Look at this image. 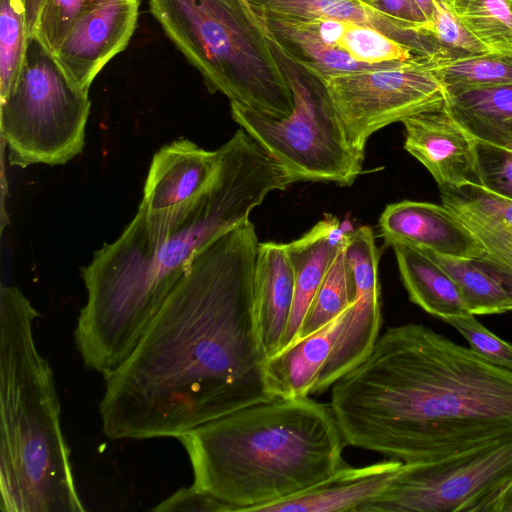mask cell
<instances>
[{
    "instance_id": "obj_1",
    "label": "cell",
    "mask_w": 512,
    "mask_h": 512,
    "mask_svg": "<svg viewBox=\"0 0 512 512\" xmlns=\"http://www.w3.org/2000/svg\"><path fill=\"white\" fill-rule=\"evenodd\" d=\"M258 245L247 220L193 258L133 352L104 378L108 438H178L274 399L253 307Z\"/></svg>"
},
{
    "instance_id": "obj_2",
    "label": "cell",
    "mask_w": 512,
    "mask_h": 512,
    "mask_svg": "<svg viewBox=\"0 0 512 512\" xmlns=\"http://www.w3.org/2000/svg\"><path fill=\"white\" fill-rule=\"evenodd\" d=\"M347 445L403 463L512 436V371L416 323L386 329L331 387Z\"/></svg>"
},
{
    "instance_id": "obj_3",
    "label": "cell",
    "mask_w": 512,
    "mask_h": 512,
    "mask_svg": "<svg viewBox=\"0 0 512 512\" xmlns=\"http://www.w3.org/2000/svg\"><path fill=\"white\" fill-rule=\"evenodd\" d=\"M212 183L188 208L165 215L138 209L120 236L81 268L87 300L74 330L88 369L104 378L133 352L193 258L249 220L272 191L294 183L244 129L219 148Z\"/></svg>"
},
{
    "instance_id": "obj_4",
    "label": "cell",
    "mask_w": 512,
    "mask_h": 512,
    "mask_svg": "<svg viewBox=\"0 0 512 512\" xmlns=\"http://www.w3.org/2000/svg\"><path fill=\"white\" fill-rule=\"evenodd\" d=\"M193 485L230 507L258 512L327 479L345 464L347 443L329 403L274 398L178 437Z\"/></svg>"
},
{
    "instance_id": "obj_5",
    "label": "cell",
    "mask_w": 512,
    "mask_h": 512,
    "mask_svg": "<svg viewBox=\"0 0 512 512\" xmlns=\"http://www.w3.org/2000/svg\"><path fill=\"white\" fill-rule=\"evenodd\" d=\"M38 311L15 286L0 290V510L83 512L49 362L37 349Z\"/></svg>"
},
{
    "instance_id": "obj_6",
    "label": "cell",
    "mask_w": 512,
    "mask_h": 512,
    "mask_svg": "<svg viewBox=\"0 0 512 512\" xmlns=\"http://www.w3.org/2000/svg\"><path fill=\"white\" fill-rule=\"evenodd\" d=\"M149 9L210 93L272 118L292 113L293 94L245 0H149Z\"/></svg>"
},
{
    "instance_id": "obj_7",
    "label": "cell",
    "mask_w": 512,
    "mask_h": 512,
    "mask_svg": "<svg viewBox=\"0 0 512 512\" xmlns=\"http://www.w3.org/2000/svg\"><path fill=\"white\" fill-rule=\"evenodd\" d=\"M267 39L293 94V111L278 119L230 103L232 118L294 182L351 185L362 172L364 156L349 144L327 83Z\"/></svg>"
},
{
    "instance_id": "obj_8",
    "label": "cell",
    "mask_w": 512,
    "mask_h": 512,
    "mask_svg": "<svg viewBox=\"0 0 512 512\" xmlns=\"http://www.w3.org/2000/svg\"><path fill=\"white\" fill-rule=\"evenodd\" d=\"M0 100L11 166L62 165L82 152L91 101L37 39H28L20 75Z\"/></svg>"
},
{
    "instance_id": "obj_9",
    "label": "cell",
    "mask_w": 512,
    "mask_h": 512,
    "mask_svg": "<svg viewBox=\"0 0 512 512\" xmlns=\"http://www.w3.org/2000/svg\"><path fill=\"white\" fill-rule=\"evenodd\" d=\"M512 482V436L434 461L403 463L357 512H487Z\"/></svg>"
},
{
    "instance_id": "obj_10",
    "label": "cell",
    "mask_w": 512,
    "mask_h": 512,
    "mask_svg": "<svg viewBox=\"0 0 512 512\" xmlns=\"http://www.w3.org/2000/svg\"><path fill=\"white\" fill-rule=\"evenodd\" d=\"M326 83L349 144L363 156L368 138L379 129L446 102L434 58L426 56Z\"/></svg>"
},
{
    "instance_id": "obj_11",
    "label": "cell",
    "mask_w": 512,
    "mask_h": 512,
    "mask_svg": "<svg viewBox=\"0 0 512 512\" xmlns=\"http://www.w3.org/2000/svg\"><path fill=\"white\" fill-rule=\"evenodd\" d=\"M251 12L268 38L325 82L353 73L389 68L422 56L366 24Z\"/></svg>"
},
{
    "instance_id": "obj_12",
    "label": "cell",
    "mask_w": 512,
    "mask_h": 512,
    "mask_svg": "<svg viewBox=\"0 0 512 512\" xmlns=\"http://www.w3.org/2000/svg\"><path fill=\"white\" fill-rule=\"evenodd\" d=\"M344 250L355 283L354 300L313 394L325 392L364 360L380 335L379 251L371 228L345 232Z\"/></svg>"
},
{
    "instance_id": "obj_13",
    "label": "cell",
    "mask_w": 512,
    "mask_h": 512,
    "mask_svg": "<svg viewBox=\"0 0 512 512\" xmlns=\"http://www.w3.org/2000/svg\"><path fill=\"white\" fill-rule=\"evenodd\" d=\"M139 7L140 0H109L76 21L53 55L78 90L88 94L99 72L127 47Z\"/></svg>"
},
{
    "instance_id": "obj_14",
    "label": "cell",
    "mask_w": 512,
    "mask_h": 512,
    "mask_svg": "<svg viewBox=\"0 0 512 512\" xmlns=\"http://www.w3.org/2000/svg\"><path fill=\"white\" fill-rule=\"evenodd\" d=\"M404 149L439 187L483 185L478 140L443 106L405 119Z\"/></svg>"
},
{
    "instance_id": "obj_15",
    "label": "cell",
    "mask_w": 512,
    "mask_h": 512,
    "mask_svg": "<svg viewBox=\"0 0 512 512\" xmlns=\"http://www.w3.org/2000/svg\"><path fill=\"white\" fill-rule=\"evenodd\" d=\"M220 152L208 151L188 139L161 147L153 156L139 208L165 215L196 203L212 183Z\"/></svg>"
},
{
    "instance_id": "obj_16",
    "label": "cell",
    "mask_w": 512,
    "mask_h": 512,
    "mask_svg": "<svg viewBox=\"0 0 512 512\" xmlns=\"http://www.w3.org/2000/svg\"><path fill=\"white\" fill-rule=\"evenodd\" d=\"M385 243H401L439 255L481 260L485 249L443 204L403 200L388 205L379 218Z\"/></svg>"
},
{
    "instance_id": "obj_17",
    "label": "cell",
    "mask_w": 512,
    "mask_h": 512,
    "mask_svg": "<svg viewBox=\"0 0 512 512\" xmlns=\"http://www.w3.org/2000/svg\"><path fill=\"white\" fill-rule=\"evenodd\" d=\"M439 190L442 204L485 249L479 261L512 284V199L478 184Z\"/></svg>"
},
{
    "instance_id": "obj_18",
    "label": "cell",
    "mask_w": 512,
    "mask_h": 512,
    "mask_svg": "<svg viewBox=\"0 0 512 512\" xmlns=\"http://www.w3.org/2000/svg\"><path fill=\"white\" fill-rule=\"evenodd\" d=\"M403 462L388 459L363 467L344 464L309 489L263 506L258 512H357L384 492Z\"/></svg>"
},
{
    "instance_id": "obj_19",
    "label": "cell",
    "mask_w": 512,
    "mask_h": 512,
    "mask_svg": "<svg viewBox=\"0 0 512 512\" xmlns=\"http://www.w3.org/2000/svg\"><path fill=\"white\" fill-rule=\"evenodd\" d=\"M294 296V270L287 245L259 243L253 276V307L265 358L282 347Z\"/></svg>"
},
{
    "instance_id": "obj_20",
    "label": "cell",
    "mask_w": 512,
    "mask_h": 512,
    "mask_svg": "<svg viewBox=\"0 0 512 512\" xmlns=\"http://www.w3.org/2000/svg\"><path fill=\"white\" fill-rule=\"evenodd\" d=\"M350 307L318 330L296 340L264 361V378L273 398L292 399L313 394L323 367L345 325Z\"/></svg>"
},
{
    "instance_id": "obj_21",
    "label": "cell",
    "mask_w": 512,
    "mask_h": 512,
    "mask_svg": "<svg viewBox=\"0 0 512 512\" xmlns=\"http://www.w3.org/2000/svg\"><path fill=\"white\" fill-rule=\"evenodd\" d=\"M344 237L340 221L327 216L301 238L286 244L294 270V296L281 349L299 338L313 299Z\"/></svg>"
},
{
    "instance_id": "obj_22",
    "label": "cell",
    "mask_w": 512,
    "mask_h": 512,
    "mask_svg": "<svg viewBox=\"0 0 512 512\" xmlns=\"http://www.w3.org/2000/svg\"><path fill=\"white\" fill-rule=\"evenodd\" d=\"M253 11L294 18H333L372 26L418 54L437 57L424 31L379 13L359 0H245Z\"/></svg>"
},
{
    "instance_id": "obj_23",
    "label": "cell",
    "mask_w": 512,
    "mask_h": 512,
    "mask_svg": "<svg viewBox=\"0 0 512 512\" xmlns=\"http://www.w3.org/2000/svg\"><path fill=\"white\" fill-rule=\"evenodd\" d=\"M446 107L478 141L512 150V85L446 89Z\"/></svg>"
},
{
    "instance_id": "obj_24",
    "label": "cell",
    "mask_w": 512,
    "mask_h": 512,
    "mask_svg": "<svg viewBox=\"0 0 512 512\" xmlns=\"http://www.w3.org/2000/svg\"><path fill=\"white\" fill-rule=\"evenodd\" d=\"M402 282L410 300L442 320L470 313L450 275L423 250L392 244Z\"/></svg>"
},
{
    "instance_id": "obj_25",
    "label": "cell",
    "mask_w": 512,
    "mask_h": 512,
    "mask_svg": "<svg viewBox=\"0 0 512 512\" xmlns=\"http://www.w3.org/2000/svg\"><path fill=\"white\" fill-rule=\"evenodd\" d=\"M421 250L454 280L470 313L476 316L512 312V284L498 272L479 260L446 257Z\"/></svg>"
},
{
    "instance_id": "obj_26",
    "label": "cell",
    "mask_w": 512,
    "mask_h": 512,
    "mask_svg": "<svg viewBox=\"0 0 512 512\" xmlns=\"http://www.w3.org/2000/svg\"><path fill=\"white\" fill-rule=\"evenodd\" d=\"M109 0H20L28 39H37L54 54L76 21Z\"/></svg>"
},
{
    "instance_id": "obj_27",
    "label": "cell",
    "mask_w": 512,
    "mask_h": 512,
    "mask_svg": "<svg viewBox=\"0 0 512 512\" xmlns=\"http://www.w3.org/2000/svg\"><path fill=\"white\" fill-rule=\"evenodd\" d=\"M450 8L490 53L512 55V0H454Z\"/></svg>"
},
{
    "instance_id": "obj_28",
    "label": "cell",
    "mask_w": 512,
    "mask_h": 512,
    "mask_svg": "<svg viewBox=\"0 0 512 512\" xmlns=\"http://www.w3.org/2000/svg\"><path fill=\"white\" fill-rule=\"evenodd\" d=\"M354 295L355 283L343 242L313 299L298 339L318 330L349 308Z\"/></svg>"
},
{
    "instance_id": "obj_29",
    "label": "cell",
    "mask_w": 512,
    "mask_h": 512,
    "mask_svg": "<svg viewBox=\"0 0 512 512\" xmlns=\"http://www.w3.org/2000/svg\"><path fill=\"white\" fill-rule=\"evenodd\" d=\"M434 62L446 89L512 85V55L486 53Z\"/></svg>"
},
{
    "instance_id": "obj_30",
    "label": "cell",
    "mask_w": 512,
    "mask_h": 512,
    "mask_svg": "<svg viewBox=\"0 0 512 512\" xmlns=\"http://www.w3.org/2000/svg\"><path fill=\"white\" fill-rule=\"evenodd\" d=\"M28 45L20 0H0V99L16 83Z\"/></svg>"
},
{
    "instance_id": "obj_31",
    "label": "cell",
    "mask_w": 512,
    "mask_h": 512,
    "mask_svg": "<svg viewBox=\"0 0 512 512\" xmlns=\"http://www.w3.org/2000/svg\"><path fill=\"white\" fill-rule=\"evenodd\" d=\"M425 33L434 43L441 60L490 53L442 0L435 1V14L425 27Z\"/></svg>"
},
{
    "instance_id": "obj_32",
    "label": "cell",
    "mask_w": 512,
    "mask_h": 512,
    "mask_svg": "<svg viewBox=\"0 0 512 512\" xmlns=\"http://www.w3.org/2000/svg\"><path fill=\"white\" fill-rule=\"evenodd\" d=\"M443 321L454 327L476 353L492 364L512 371V344L492 333L475 315L466 313Z\"/></svg>"
},
{
    "instance_id": "obj_33",
    "label": "cell",
    "mask_w": 512,
    "mask_h": 512,
    "mask_svg": "<svg viewBox=\"0 0 512 512\" xmlns=\"http://www.w3.org/2000/svg\"><path fill=\"white\" fill-rule=\"evenodd\" d=\"M483 186L512 199V150L478 141Z\"/></svg>"
},
{
    "instance_id": "obj_34",
    "label": "cell",
    "mask_w": 512,
    "mask_h": 512,
    "mask_svg": "<svg viewBox=\"0 0 512 512\" xmlns=\"http://www.w3.org/2000/svg\"><path fill=\"white\" fill-rule=\"evenodd\" d=\"M156 512L168 511H200V512H231L230 507L211 494L191 485L180 488L171 496L151 509Z\"/></svg>"
},
{
    "instance_id": "obj_35",
    "label": "cell",
    "mask_w": 512,
    "mask_h": 512,
    "mask_svg": "<svg viewBox=\"0 0 512 512\" xmlns=\"http://www.w3.org/2000/svg\"><path fill=\"white\" fill-rule=\"evenodd\" d=\"M371 9L425 32L428 20L414 0H359Z\"/></svg>"
},
{
    "instance_id": "obj_36",
    "label": "cell",
    "mask_w": 512,
    "mask_h": 512,
    "mask_svg": "<svg viewBox=\"0 0 512 512\" xmlns=\"http://www.w3.org/2000/svg\"><path fill=\"white\" fill-rule=\"evenodd\" d=\"M487 512H512V482L497 495Z\"/></svg>"
},
{
    "instance_id": "obj_37",
    "label": "cell",
    "mask_w": 512,
    "mask_h": 512,
    "mask_svg": "<svg viewBox=\"0 0 512 512\" xmlns=\"http://www.w3.org/2000/svg\"><path fill=\"white\" fill-rule=\"evenodd\" d=\"M428 22L430 23L435 14V1L436 0H414Z\"/></svg>"
},
{
    "instance_id": "obj_38",
    "label": "cell",
    "mask_w": 512,
    "mask_h": 512,
    "mask_svg": "<svg viewBox=\"0 0 512 512\" xmlns=\"http://www.w3.org/2000/svg\"><path fill=\"white\" fill-rule=\"evenodd\" d=\"M443 2H445L447 5H449L450 7L452 6L454 0H442Z\"/></svg>"
}]
</instances>
